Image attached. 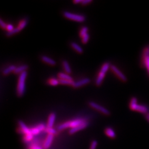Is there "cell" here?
<instances>
[{"label":"cell","instance_id":"cell-1","mask_svg":"<svg viewBox=\"0 0 149 149\" xmlns=\"http://www.w3.org/2000/svg\"><path fill=\"white\" fill-rule=\"evenodd\" d=\"M27 76V72L24 71L21 73L19 76L17 88V94L18 97H22L24 94L25 91V81Z\"/></svg>","mask_w":149,"mask_h":149},{"label":"cell","instance_id":"cell-2","mask_svg":"<svg viewBox=\"0 0 149 149\" xmlns=\"http://www.w3.org/2000/svg\"><path fill=\"white\" fill-rule=\"evenodd\" d=\"M129 107L130 110L140 112L143 114H147L148 113V108L145 106L140 105L138 103V100L135 97H133L129 104Z\"/></svg>","mask_w":149,"mask_h":149},{"label":"cell","instance_id":"cell-3","mask_svg":"<svg viewBox=\"0 0 149 149\" xmlns=\"http://www.w3.org/2000/svg\"><path fill=\"white\" fill-rule=\"evenodd\" d=\"M86 120L85 118H78L76 119H74L73 120H71L69 122H66L65 123H63V124L59 125L57 126V129L59 130H62L63 129H65L67 128H75L77 126L80 125L81 124L83 123L84 122H86Z\"/></svg>","mask_w":149,"mask_h":149},{"label":"cell","instance_id":"cell-4","mask_svg":"<svg viewBox=\"0 0 149 149\" xmlns=\"http://www.w3.org/2000/svg\"><path fill=\"white\" fill-rule=\"evenodd\" d=\"M63 16L66 18L70 19L73 21H75L79 22H82L85 21L86 18L83 15H76L73 14L69 12H63Z\"/></svg>","mask_w":149,"mask_h":149},{"label":"cell","instance_id":"cell-5","mask_svg":"<svg viewBox=\"0 0 149 149\" xmlns=\"http://www.w3.org/2000/svg\"><path fill=\"white\" fill-rule=\"evenodd\" d=\"M88 104L91 107L94 108L95 110H98L100 111L101 112H102V113L104 114L105 115H107V116L110 115V111L107 109H106V108L101 106V105H100V104H97V103H96L94 102H90L88 103Z\"/></svg>","mask_w":149,"mask_h":149},{"label":"cell","instance_id":"cell-6","mask_svg":"<svg viewBox=\"0 0 149 149\" xmlns=\"http://www.w3.org/2000/svg\"><path fill=\"white\" fill-rule=\"evenodd\" d=\"M110 69L114 73H116V75H117V76L121 80H122L124 82H126L127 81V78L125 76V75L124 73H123L121 72V71L120 70L117 66H116L115 65H111Z\"/></svg>","mask_w":149,"mask_h":149},{"label":"cell","instance_id":"cell-7","mask_svg":"<svg viewBox=\"0 0 149 149\" xmlns=\"http://www.w3.org/2000/svg\"><path fill=\"white\" fill-rule=\"evenodd\" d=\"M143 63L147 69L149 75V48H146L144 51Z\"/></svg>","mask_w":149,"mask_h":149},{"label":"cell","instance_id":"cell-8","mask_svg":"<svg viewBox=\"0 0 149 149\" xmlns=\"http://www.w3.org/2000/svg\"><path fill=\"white\" fill-rule=\"evenodd\" d=\"M45 129H46L45 126L44 125V124L42 123L38 126H36L31 128V132L33 135H37L40 132H41L43 130H45Z\"/></svg>","mask_w":149,"mask_h":149},{"label":"cell","instance_id":"cell-9","mask_svg":"<svg viewBox=\"0 0 149 149\" xmlns=\"http://www.w3.org/2000/svg\"><path fill=\"white\" fill-rule=\"evenodd\" d=\"M88 126V122L87 121H86L85 122H84L83 123L81 124L80 125L77 126L75 128H71L70 131H69V133L70 134H72L75 133L76 132H78L80 130H82L83 129H85V128H86L87 126Z\"/></svg>","mask_w":149,"mask_h":149},{"label":"cell","instance_id":"cell-10","mask_svg":"<svg viewBox=\"0 0 149 149\" xmlns=\"http://www.w3.org/2000/svg\"><path fill=\"white\" fill-rule=\"evenodd\" d=\"M54 135L51 134H48L47 138L45 139V141L43 144V148L44 149H47L51 145L53 140L54 139Z\"/></svg>","mask_w":149,"mask_h":149},{"label":"cell","instance_id":"cell-11","mask_svg":"<svg viewBox=\"0 0 149 149\" xmlns=\"http://www.w3.org/2000/svg\"><path fill=\"white\" fill-rule=\"evenodd\" d=\"M90 81H91V80L89 78L82 79V80L78 81L77 82H75V83L73 85V87H75V88H78V87L84 86L85 85H86L87 84L90 83Z\"/></svg>","mask_w":149,"mask_h":149},{"label":"cell","instance_id":"cell-12","mask_svg":"<svg viewBox=\"0 0 149 149\" xmlns=\"http://www.w3.org/2000/svg\"><path fill=\"white\" fill-rule=\"evenodd\" d=\"M55 118H56V114L54 113H51L48 118V121H47V128H52L54 122H55Z\"/></svg>","mask_w":149,"mask_h":149},{"label":"cell","instance_id":"cell-13","mask_svg":"<svg viewBox=\"0 0 149 149\" xmlns=\"http://www.w3.org/2000/svg\"><path fill=\"white\" fill-rule=\"evenodd\" d=\"M18 124L20 126V128L23 130L24 133L25 134V135L31 134V129L25 124V123H24L23 122H22V120H19L18 121Z\"/></svg>","mask_w":149,"mask_h":149},{"label":"cell","instance_id":"cell-14","mask_svg":"<svg viewBox=\"0 0 149 149\" xmlns=\"http://www.w3.org/2000/svg\"><path fill=\"white\" fill-rule=\"evenodd\" d=\"M104 132L107 136H108L109 137L111 138H115L116 136V134L115 132L111 128H106Z\"/></svg>","mask_w":149,"mask_h":149},{"label":"cell","instance_id":"cell-15","mask_svg":"<svg viewBox=\"0 0 149 149\" xmlns=\"http://www.w3.org/2000/svg\"><path fill=\"white\" fill-rule=\"evenodd\" d=\"M41 59L44 62L47 63L50 65L54 66V65H55V64H56V62H55V60L51 59V58L47 57V56H44V55L42 56L41 57Z\"/></svg>","mask_w":149,"mask_h":149},{"label":"cell","instance_id":"cell-16","mask_svg":"<svg viewBox=\"0 0 149 149\" xmlns=\"http://www.w3.org/2000/svg\"><path fill=\"white\" fill-rule=\"evenodd\" d=\"M28 68V65H21L18 67H16V70L14 71V73H22L24 71H26Z\"/></svg>","mask_w":149,"mask_h":149},{"label":"cell","instance_id":"cell-17","mask_svg":"<svg viewBox=\"0 0 149 149\" xmlns=\"http://www.w3.org/2000/svg\"><path fill=\"white\" fill-rule=\"evenodd\" d=\"M105 74H106L105 73H103L101 71H100V72L98 74V78H97V79L96 80V84L97 86H100L101 85L103 80L105 76Z\"/></svg>","mask_w":149,"mask_h":149},{"label":"cell","instance_id":"cell-18","mask_svg":"<svg viewBox=\"0 0 149 149\" xmlns=\"http://www.w3.org/2000/svg\"><path fill=\"white\" fill-rule=\"evenodd\" d=\"M16 67L15 65H11L3 71V74L4 75H7L9 73H10L12 71L14 72L15 70H16Z\"/></svg>","mask_w":149,"mask_h":149},{"label":"cell","instance_id":"cell-19","mask_svg":"<svg viewBox=\"0 0 149 149\" xmlns=\"http://www.w3.org/2000/svg\"><path fill=\"white\" fill-rule=\"evenodd\" d=\"M71 45L72 47H73L79 53H83L82 48L81 47L80 45H79L77 43H76L75 42H72L71 43Z\"/></svg>","mask_w":149,"mask_h":149},{"label":"cell","instance_id":"cell-20","mask_svg":"<svg viewBox=\"0 0 149 149\" xmlns=\"http://www.w3.org/2000/svg\"><path fill=\"white\" fill-rule=\"evenodd\" d=\"M63 69L67 73H71V69L70 66L68 62L66 60H63Z\"/></svg>","mask_w":149,"mask_h":149},{"label":"cell","instance_id":"cell-21","mask_svg":"<svg viewBox=\"0 0 149 149\" xmlns=\"http://www.w3.org/2000/svg\"><path fill=\"white\" fill-rule=\"evenodd\" d=\"M58 77L60 79H63V80H71L73 81L72 78L71 77L70 75H69L67 73H64L63 72H60L58 74Z\"/></svg>","mask_w":149,"mask_h":149},{"label":"cell","instance_id":"cell-22","mask_svg":"<svg viewBox=\"0 0 149 149\" xmlns=\"http://www.w3.org/2000/svg\"><path fill=\"white\" fill-rule=\"evenodd\" d=\"M59 83L60 84L63 85H71L73 86L75 82L71 80H63V79H59Z\"/></svg>","mask_w":149,"mask_h":149},{"label":"cell","instance_id":"cell-23","mask_svg":"<svg viewBox=\"0 0 149 149\" xmlns=\"http://www.w3.org/2000/svg\"><path fill=\"white\" fill-rule=\"evenodd\" d=\"M110 63L107 62V63H104L103 66H102V68H101V71L103 72V73H106L107 72V71L108 70L109 68L110 67Z\"/></svg>","mask_w":149,"mask_h":149},{"label":"cell","instance_id":"cell-24","mask_svg":"<svg viewBox=\"0 0 149 149\" xmlns=\"http://www.w3.org/2000/svg\"><path fill=\"white\" fill-rule=\"evenodd\" d=\"M46 133H47L49 134H51V135H56L57 132L55 130V129H53V128H46V129L44 130Z\"/></svg>","mask_w":149,"mask_h":149},{"label":"cell","instance_id":"cell-25","mask_svg":"<svg viewBox=\"0 0 149 149\" xmlns=\"http://www.w3.org/2000/svg\"><path fill=\"white\" fill-rule=\"evenodd\" d=\"M20 31H21V29L17 27H16L15 28H14V29H13V31H8V32L6 33V35H7V37L12 36V35H13V34L18 33Z\"/></svg>","mask_w":149,"mask_h":149},{"label":"cell","instance_id":"cell-26","mask_svg":"<svg viewBox=\"0 0 149 149\" xmlns=\"http://www.w3.org/2000/svg\"><path fill=\"white\" fill-rule=\"evenodd\" d=\"M48 83L51 85L56 86L59 84V80H57V79L54 78H51L49 79V80L48 81Z\"/></svg>","mask_w":149,"mask_h":149},{"label":"cell","instance_id":"cell-27","mask_svg":"<svg viewBox=\"0 0 149 149\" xmlns=\"http://www.w3.org/2000/svg\"><path fill=\"white\" fill-rule=\"evenodd\" d=\"M33 139V135L32 134H29L25 135L23 139V141L25 142H29L31 141V140Z\"/></svg>","mask_w":149,"mask_h":149},{"label":"cell","instance_id":"cell-28","mask_svg":"<svg viewBox=\"0 0 149 149\" xmlns=\"http://www.w3.org/2000/svg\"><path fill=\"white\" fill-rule=\"evenodd\" d=\"M88 28L87 27H84L82 28V29H81V31L80 33V35L81 37H83L84 35H85L86 34H87V31H88Z\"/></svg>","mask_w":149,"mask_h":149},{"label":"cell","instance_id":"cell-29","mask_svg":"<svg viewBox=\"0 0 149 149\" xmlns=\"http://www.w3.org/2000/svg\"><path fill=\"white\" fill-rule=\"evenodd\" d=\"M27 24V19H23L22 21H21V22L18 25V28L21 30L22 29H23L26 26V25Z\"/></svg>","mask_w":149,"mask_h":149},{"label":"cell","instance_id":"cell-30","mask_svg":"<svg viewBox=\"0 0 149 149\" xmlns=\"http://www.w3.org/2000/svg\"><path fill=\"white\" fill-rule=\"evenodd\" d=\"M89 38H90V35H89L88 34H87L85 35H84V36L82 37V43H83L84 44H86V43H87L88 42V40H89Z\"/></svg>","mask_w":149,"mask_h":149},{"label":"cell","instance_id":"cell-31","mask_svg":"<svg viewBox=\"0 0 149 149\" xmlns=\"http://www.w3.org/2000/svg\"><path fill=\"white\" fill-rule=\"evenodd\" d=\"M98 145V142L97 140H94L92 142L91 144V146H90V149H96V147Z\"/></svg>","mask_w":149,"mask_h":149},{"label":"cell","instance_id":"cell-32","mask_svg":"<svg viewBox=\"0 0 149 149\" xmlns=\"http://www.w3.org/2000/svg\"><path fill=\"white\" fill-rule=\"evenodd\" d=\"M28 149H43L41 147H40L38 145H30L29 148Z\"/></svg>","mask_w":149,"mask_h":149},{"label":"cell","instance_id":"cell-33","mask_svg":"<svg viewBox=\"0 0 149 149\" xmlns=\"http://www.w3.org/2000/svg\"><path fill=\"white\" fill-rule=\"evenodd\" d=\"M14 27L12 25V24H8L7 25V27H6V29L8 31H13L14 29Z\"/></svg>","mask_w":149,"mask_h":149},{"label":"cell","instance_id":"cell-34","mask_svg":"<svg viewBox=\"0 0 149 149\" xmlns=\"http://www.w3.org/2000/svg\"><path fill=\"white\" fill-rule=\"evenodd\" d=\"M0 25H1V27L2 28H3V29H6L7 25L5 23V22H3V21L1 19H0Z\"/></svg>","mask_w":149,"mask_h":149},{"label":"cell","instance_id":"cell-35","mask_svg":"<svg viewBox=\"0 0 149 149\" xmlns=\"http://www.w3.org/2000/svg\"><path fill=\"white\" fill-rule=\"evenodd\" d=\"M92 2V0H82V5H86L87 4L90 3Z\"/></svg>","mask_w":149,"mask_h":149},{"label":"cell","instance_id":"cell-36","mask_svg":"<svg viewBox=\"0 0 149 149\" xmlns=\"http://www.w3.org/2000/svg\"><path fill=\"white\" fill-rule=\"evenodd\" d=\"M17 133H18L19 134L24 133L23 132V130H22V129H21V128H18V129H17Z\"/></svg>","mask_w":149,"mask_h":149},{"label":"cell","instance_id":"cell-37","mask_svg":"<svg viewBox=\"0 0 149 149\" xmlns=\"http://www.w3.org/2000/svg\"><path fill=\"white\" fill-rule=\"evenodd\" d=\"M82 2V0H75L73 1V3H81Z\"/></svg>","mask_w":149,"mask_h":149},{"label":"cell","instance_id":"cell-38","mask_svg":"<svg viewBox=\"0 0 149 149\" xmlns=\"http://www.w3.org/2000/svg\"><path fill=\"white\" fill-rule=\"evenodd\" d=\"M145 117L146 118V119L149 122V113H147L145 116Z\"/></svg>","mask_w":149,"mask_h":149}]
</instances>
